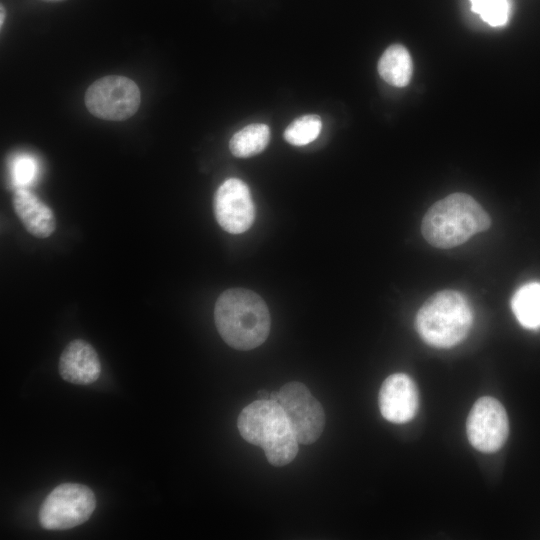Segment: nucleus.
Returning a JSON list of instances; mask_svg holds the SVG:
<instances>
[{
    "instance_id": "obj_1",
    "label": "nucleus",
    "mask_w": 540,
    "mask_h": 540,
    "mask_svg": "<svg viewBox=\"0 0 540 540\" xmlns=\"http://www.w3.org/2000/svg\"><path fill=\"white\" fill-rule=\"evenodd\" d=\"M214 321L222 339L238 350L260 346L270 332V314L264 300L243 288L224 291L214 307Z\"/></svg>"
},
{
    "instance_id": "obj_2",
    "label": "nucleus",
    "mask_w": 540,
    "mask_h": 540,
    "mask_svg": "<svg viewBox=\"0 0 540 540\" xmlns=\"http://www.w3.org/2000/svg\"><path fill=\"white\" fill-rule=\"evenodd\" d=\"M237 427L242 438L261 447L268 462L277 467L293 461L298 440L281 405L271 399H259L239 414Z\"/></svg>"
},
{
    "instance_id": "obj_3",
    "label": "nucleus",
    "mask_w": 540,
    "mask_h": 540,
    "mask_svg": "<svg viewBox=\"0 0 540 540\" xmlns=\"http://www.w3.org/2000/svg\"><path fill=\"white\" fill-rule=\"evenodd\" d=\"M490 224L489 215L474 198L454 193L428 209L422 221V234L435 247L452 248L488 229Z\"/></svg>"
},
{
    "instance_id": "obj_4",
    "label": "nucleus",
    "mask_w": 540,
    "mask_h": 540,
    "mask_svg": "<svg viewBox=\"0 0 540 540\" xmlns=\"http://www.w3.org/2000/svg\"><path fill=\"white\" fill-rule=\"evenodd\" d=\"M472 324V311L466 298L454 290L440 291L420 307L416 329L429 345L449 348L460 343Z\"/></svg>"
},
{
    "instance_id": "obj_5",
    "label": "nucleus",
    "mask_w": 540,
    "mask_h": 540,
    "mask_svg": "<svg viewBox=\"0 0 540 540\" xmlns=\"http://www.w3.org/2000/svg\"><path fill=\"white\" fill-rule=\"evenodd\" d=\"M96 508L93 491L86 485L63 483L43 501L39 522L47 530H65L86 522Z\"/></svg>"
},
{
    "instance_id": "obj_6",
    "label": "nucleus",
    "mask_w": 540,
    "mask_h": 540,
    "mask_svg": "<svg viewBox=\"0 0 540 540\" xmlns=\"http://www.w3.org/2000/svg\"><path fill=\"white\" fill-rule=\"evenodd\" d=\"M141 94L131 79L110 75L93 82L85 93V105L97 118L122 121L133 116L139 108Z\"/></svg>"
},
{
    "instance_id": "obj_7",
    "label": "nucleus",
    "mask_w": 540,
    "mask_h": 540,
    "mask_svg": "<svg viewBox=\"0 0 540 540\" xmlns=\"http://www.w3.org/2000/svg\"><path fill=\"white\" fill-rule=\"evenodd\" d=\"M283 408L299 443L309 445L322 434L325 414L320 402L300 382H288L270 395Z\"/></svg>"
},
{
    "instance_id": "obj_8",
    "label": "nucleus",
    "mask_w": 540,
    "mask_h": 540,
    "mask_svg": "<svg viewBox=\"0 0 540 540\" xmlns=\"http://www.w3.org/2000/svg\"><path fill=\"white\" fill-rule=\"evenodd\" d=\"M470 444L484 453L499 450L509 433L506 411L495 398L485 396L473 405L466 422Z\"/></svg>"
},
{
    "instance_id": "obj_9",
    "label": "nucleus",
    "mask_w": 540,
    "mask_h": 540,
    "mask_svg": "<svg viewBox=\"0 0 540 540\" xmlns=\"http://www.w3.org/2000/svg\"><path fill=\"white\" fill-rule=\"evenodd\" d=\"M214 213L225 231L231 234L247 231L255 219V206L247 184L237 178L225 180L215 193Z\"/></svg>"
},
{
    "instance_id": "obj_10",
    "label": "nucleus",
    "mask_w": 540,
    "mask_h": 540,
    "mask_svg": "<svg viewBox=\"0 0 540 540\" xmlns=\"http://www.w3.org/2000/svg\"><path fill=\"white\" fill-rule=\"evenodd\" d=\"M378 402L380 412L386 420L396 424L406 423L417 412V387L408 375L392 374L382 383Z\"/></svg>"
},
{
    "instance_id": "obj_11",
    "label": "nucleus",
    "mask_w": 540,
    "mask_h": 540,
    "mask_svg": "<svg viewBox=\"0 0 540 540\" xmlns=\"http://www.w3.org/2000/svg\"><path fill=\"white\" fill-rule=\"evenodd\" d=\"M59 373L72 384L89 385L95 382L101 373V363L94 347L82 339L71 341L60 356Z\"/></svg>"
},
{
    "instance_id": "obj_12",
    "label": "nucleus",
    "mask_w": 540,
    "mask_h": 540,
    "mask_svg": "<svg viewBox=\"0 0 540 540\" xmlns=\"http://www.w3.org/2000/svg\"><path fill=\"white\" fill-rule=\"evenodd\" d=\"M12 202L15 213L30 234L46 238L54 232L56 219L53 211L31 191L16 189Z\"/></svg>"
},
{
    "instance_id": "obj_13",
    "label": "nucleus",
    "mask_w": 540,
    "mask_h": 540,
    "mask_svg": "<svg viewBox=\"0 0 540 540\" xmlns=\"http://www.w3.org/2000/svg\"><path fill=\"white\" fill-rule=\"evenodd\" d=\"M412 60L408 50L400 45L389 46L378 62V72L388 84L396 87L406 86L412 75Z\"/></svg>"
},
{
    "instance_id": "obj_14",
    "label": "nucleus",
    "mask_w": 540,
    "mask_h": 540,
    "mask_svg": "<svg viewBox=\"0 0 540 540\" xmlns=\"http://www.w3.org/2000/svg\"><path fill=\"white\" fill-rule=\"evenodd\" d=\"M512 311L525 328L540 327V283L530 282L521 286L511 300Z\"/></svg>"
},
{
    "instance_id": "obj_15",
    "label": "nucleus",
    "mask_w": 540,
    "mask_h": 540,
    "mask_svg": "<svg viewBox=\"0 0 540 540\" xmlns=\"http://www.w3.org/2000/svg\"><path fill=\"white\" fill-rule=\"evenodd\" d=\"M270 129L266 124H250L236 132L230 142L231 153L240 158L261 153L268 145Z\"/></svg>"
},
{
    "instance_id": "obj_16",
    "label": "nucleus",
    "mask_w": 540,
    "mask_h": 540,
    "mask_svg": "<svg viewBox=\"0 0 540 540\" xmlns=\"http://www.w3.org/2000/svg\"><path fill=\"white\" fill-rule=\"evenodd\" d=\"M322 128L318 115H304L294 120L284 131L285 140L295 146H303L314 141Z\"/></svg>"
},
{
    "instance_id": "obj_17",
    "label": "nucleus",
    "mask_w": 540,
    "mask_h": 540,
    "mask_svg": "<svg viewBox=\"0 0 540 540\" xmlns=\"http://www.w3.org/2000/svg\"><path fill=\"white\" fill-rule=\"evenodd\" d=\"M471 9L491 26H502L507 22L509 5L507 0H470Z\"/></svg>"
},
{
    "instance_id": "obj_18",
    "label": "nucleus",
    "mask_w": 540,
    "mask_h": 540,
    "mask_svg": "<svg viewBox=\"0 0 540 540\" xmlns=\"http://www.w3.org/2000/svg\"><path fill=\"white\" fill-rule=\"evenodd\" d=\"M36 174L37 163L33 157L19 155L13 160L11 165V177L13 183L18 188H24L31 184L36 178Z\"/></svg>"
},
{
    "instance_id": "obj_19",
    "label": "nucleus",
    "mask_w": 540,
    "mask_h": 540,
    "mask_svg": "<svg viewBox=\"0 0 540 540\" xmlns=\"http://www.w3.org/2000/svg\"><path fill=\"white\" fill-rule=\"evenodd\" d=\"M4 18H5V10L3 6L1 5V19H0L1 26L3 25Z\"/></svg>"
},
{
    "instance_id": "obj_20",
    "label": "nucleus",
    "mask_w": 540,
    "mask_h": 540,
    "mask_svg": "<svg viewBox=\"0 0 540 540\" xmlns=\"http://www.w3.org/2000/svg\"><path fill=\"white\" fill-rule=\"evenodd\" d=\"M45 1H61V0H45Z\"/></svg>"
}]
</instances>
